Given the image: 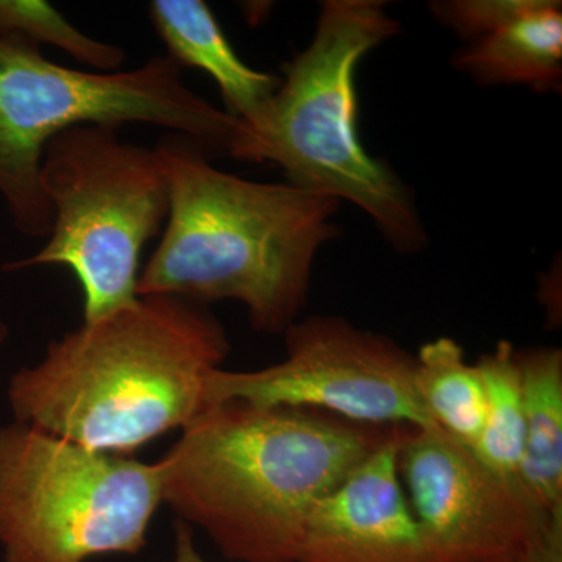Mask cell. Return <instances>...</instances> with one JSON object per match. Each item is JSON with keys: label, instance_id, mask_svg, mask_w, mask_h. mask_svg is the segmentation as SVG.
<instances>
[{"label": "cell", "instance_id": "obj_17", "mask_svg": "<svg viewBox=\"0 0 562 562\" xmlns=\"http://www.w3.org/2000/svg\"><path fill=\"white\" fill-rule=\"evenodd\" d=\"M176 531V550H173V562H206L195 549L194 536L188 524L177 520L173 525Z\"/></svg>", "mask_w": 562, "mask_h": 562}, {"label": "cell", "instance_id": "obj_3", "mask_svg": "<svg viewBox=\"0 0 562 562\" xmlns=\"http://www.w3.org/2000/svg\"><path fill=\"white\" fill-rule=\"evenodd\" d=\"M169 181V214L139 272L138 297L176 295L206 306L236 301L251 327L280 335L297 322L314 258L339 233V201L290 183H261L214 168L190 136L155 146Z\"/></svg>", "mask_w": 562, "mask_h": 562}, {"label": "cell", "instance_id": "obj_1", "mask_svg": "<svg viewBox=\"0 0 562 562\" xmlns=\"http://www.w3.org/2000/svg\"><path fill=\"white\" fill-rule=\"evenodd\" d=\"M397 427L291 406L209 405L158 461L162 503L231 561L297 562L314 506Z\"/></svg>", "mask_w": 562, "mask_h": 562}, {"label": "cell", "instance_id": "obj_9", "mask_svg": "<svg viewBox=\"0 0 562 562\" xmlns=\"http://www.w3.org/2000/svg\"><path fill=\"white\" fill-rule=\"evenodd\" d=\"M398 473L436 562H562V516L442 431L409 427Z\"/></svg>", "mask_w": 562, "mask_h": 562}, {"label": "cell", "instance_id": "obj_8", "mask_svg": "<svg viewBox=\"0 0 562 562\" xmlns=\"http://www.w3.org/2000/svg\"><path fill=\"white\" fill-rule=\"evenodd\" d=\"M286 357L260 371L216 369L205 405L241 401L333 414L355 424L441 431L416 387V357L341 317H308L286 331Z\"/></svg>", "mask_w": 562, "mask_h": 562}, {"label": "cell", "instance_id": "obj_15", "mask_svg": "<svg viewBox=\"0 0 562 562\" xmlns=\"http://www.w3.org/2000/svg\"><path fill=\"white\" fill-rule=\"evenodd\" d=\"M475 366L483 379L486 416L473 454L503 479L520 482L525 414L517 350L512 342H498Z\"/></svg>", "mask_w": 562, "mask_h": 562}, {"label": "cell", "instance_id": "obj_10", "mask_svg": "<svg viewBox=\"0 0 562 562\" xmlns=\"http://www.w3.org/2000/svg\"><path fill=\"white\" fill-rule=\"evenodd\" d=\"M395 428L314 506L297 562H436L406 497Z\"/></svg>", "mask_w": 562, "mask_h": 562}, {"label": "cell", "instance_id": "obj_11", "mask_svg": "<svg viewBox=\"0 0 562 562\" xmlns=\"http://www.w3.org/2000/svg\"><path fill=\"white\" fill-rule=\"evenodd\" d=\"M442 24L468 41L454 68L480 85L560 90L562 9L554 0H452L431 3Z\"/></svg>", "mask_w": 562, "mask_h": 562}, {"label": "cell", "instance_id": "obj_2", "mask_svg": "<svg viewBox=\"0 0 562 562\" xmlns=\"http://www.w3.org/2000/svg\"><path fill=\"white\" fill-rule=\"evenodd\" d=\"M231 353L206 306L144 295L83 322L10 380L14 420L101 452L131 454L206 408L210 372Z\"/></svg>", "mask_w": 562, "mask_h": 562}, {"label": "cell", "instance_id": "obj_7", "mask_svg": "<svg viewBox=\"0 0 562 562\" xmlns=\"http://www.w3.org/2000/svg\"><path fill=\"white\" fill-rule=\"evenodd\" d=\"M161 503L158 462L88 449L22 422L0 428L5 562L139 553Z\"/></svg>", "mask_w": 562, "mask_h": 562}, {"label": "cell", "instance_id": "obj_4", "mask_svg": "<svg viewBox=\"0 0 562 562\" xmlns=\"http://www.w3.org/2000/svg\"><path fill=\"white\" fill-rule=\"evenodd\" d=\"M398 32L380 0L322 3L310 46L283 66L284 79L254 116L239 120L227 155L272 162L295 187L360 206L402 254L427 244L405 184L366 151L358 135L357 69Z\"/></svg>", "mask_w": 562, "mask_h": 562}, {"label": "cell", "instance_id": "obj_12", "mask_svg": "<svg viewBox=\"0 0 562 562\" xmlns=\"http://www.w3.org/2000/svg\"><path fill=\"white\" fill-rule=\"evenodd\" d=\"M149 20L168 49L166 55L181 69L209 74L220 88L225 111L238 120L254 116L279 88L280 79L241 60L202 0H154Z\"/></svg>", "mask_w": 562, "mask_h": 562}, {"label": "cell", "instance_id": "obj_13", "mask_svg": "<svg viewBox=\"0 0 562 562\" xmlns=\"http://www.w3.org/2000/svg\"><path fill=\"white\" fill-rule=\"evenodd\" d=\"M522 379L525 442L519 480L543 512L562 516V353L517 350Z\"/></svg>", "mask_w": 562, "mask_h": 562}, {"label": "cell", "instance_id": "obj_6", "mask_svg": "<svg viewBox=\"0 0 562 562\" xmlns=\"http://www.w3.org/2000/svg\"><path fill=\"white\" fill-rule=\"evenodd\" d=\"M114 125H79L47 144L41 187L52 211L47 241L5 271L65 266L83 292V322L138 299L139 258L169 214L157 149L122 139Z\"/></svg>", "mask_w": 562, "mask_h": 562}, {"label": "cell", "instance_id": "obj_14", "mask_svg": "<svg viewBox=\"0 0 562 562\" xmlns=\"http://www.w3.org/2000/svg\"><path fill=\"white\" fill-rule=\"evenodd\" d=\"M416 387L436 427L473 453L484 427L486 394L460 344L450 338L425 344L416 357Z\"/></svg>", "mask_w": 562, "mask_h": 562}, {"label": "cell", "instance_id": "obj_16", "mask_svg": "<svg viewBox=\"0 0 562 562\" xmlns=\"http://www.w3.org/2000/svg\"><path fill=\"white\" fill-rule=\"evenodd\" d=\"M0 35L55 47L94 72H117L125 61L124 49L85 35L44 0H0Z\"/></svg>", "mask_w": 562, "mask_h": 562}, {"label": "cell", "instance_id": "obj_18", "mask_svg": "<svg viewBox=\"0 0 562 562\" xmlns=\"http://www.w3.org/2000/svg\"><path fill=\"white\" fill-rule=\"evenodd\" d=\"M9 335L10 331L9 327H7L5 322L0 321V347H2L3 344H5L7 339H9Z\"/></svg>", "mask_w": 562, "mask_h": 562}, {"label": "cell", "instance_id": "obj_5", "mask_svg": "<svg viewBox=\"0 0 562 562\" xmlns=\"http://www.w3.org/2000/svg\"><path fill=\"white\" fill-rule=\"evenodd\" d=\"M149 124L227 155L238 117L183 80L168 55L135 69L94 72L50 61L43 50L0 35V199L21 235L47 238L52 211L41 187L44 149L79 125Z\"/></svg>", "mask_w": 562, "mask_h": 562}]
</instances>
